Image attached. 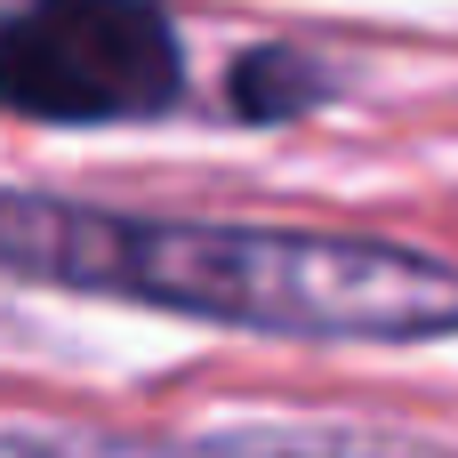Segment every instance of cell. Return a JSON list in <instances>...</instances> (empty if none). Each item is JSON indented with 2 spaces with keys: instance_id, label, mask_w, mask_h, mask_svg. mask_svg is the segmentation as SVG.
<instances>
[{
  "instance_id": "obj_3",
  "label": "cell",
  "mask_w": 458,
  "mask_h": 458,
  "mask_svg": "<svg viewBox=\"0 0 458 458\" xmlns=\"http://www.w3.org/2000/svg\"><path fill=\"white\" fill-rule=\"evenodd\" d=\"M330 97V72L306 56V48H250L225 81V105L242 121H298L306 105Z\"/></svg>"
},
{
  "instance_id": "obj_4",
  "label": "cell",
  "mask_w": 458,
  "mask_h": 458,
  "mask_svg": "<svg viewBox=\"0 0 458 458\" xmlns=\"http://www.w3.org/2000/svg\"><path fill=\"white\" fill-rule=\"evenodd\" d=\"M201 458H435V451L386 443V435H362V427H298V419H274V427L209 435Z\"/></svg>"
},
{
  "instance_id": "obj_2",
  "label": "cell",
  "mask_w": 458,
  "mask_h": 458,
  "mask_svg": "<svg viewBox=\"0 0 458 458\" xmlns=\"http://www.w3.org/2000/svg\"><path fill=\"white\" fill-rule=\"evenodd\" d=\"M185 97V48L161 0H16L0 8V113L48 129L153 121Z\"/></svg>"
},
{
  "instance_id": "obj_1",
  "label": "cell",
  "mask_w": 458,
  "mask_h": 458,
  "mask_svg": "<svg viewBox=\"0 0 458 458\" xmlns=\"http://www.w3.org/2000/svg\"><path fill=\"white\" fill-rule=\"evenodd\" d=\"M0 274L137 298L185 322L298 346H427L458 338V266L411 242L97 209L0 185Z\"/></svg>"
}]
</instances>
